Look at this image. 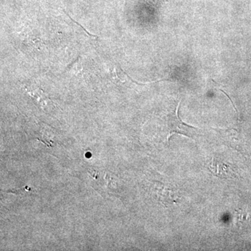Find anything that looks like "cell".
<instances>
[{
	"label": "cell",
	"mask_w": 251,
	"mask_h": 251,
	"mask_svg": "<svg viewBox=\"0 0 251 251\" xmlns=\"http://www.w3.org/2000/svg\"><path fill=\"white\" fill-rule=\"evenodd\" d=\"M79 60H80V58H77L76 60L72 62V64L67 67V70L74 73L79 72L81 69V63L79 62Z\"/></svg>",
	"instance_id": "obj_4"
},
{
	"label": "cell",
	"mask_w": 251,
	"mask_h": 251,
	"mask_svg": "<svg viewBox=\"0 0 251 251\" xmlns=\"http://www.w3.org/2000/svg\"><path fill=\"white\" fill-rule=\"evenodd\" d=\"M4 192L14 193V194L16 195H23L27 193L36 192V189L35 188L26 186H24V187L18 188V189L9 190V191H4Z\"/></svg>",
	"instance_id": "obj_3"
},
{
	"label": "cell",
	"mask_w": 251,
	"mask_h": 251,
	"mask_svg": "<svg viewBox=\"0 0 251 251\" xmlns=\"http://www.w3.org/2000/svg\"><path fill=\"white\" fill-rule=\"evenodd\" d=\"M179 104H178L177 107L174 112H171L169 115H167L166 122L167 128L168 130V139L169 140L172 135L174 133L184 135L188 138H193L196 135V131L198 130L196 127L192 126L186 125L180 120L179 115H178V110H179Z\"/></svg>",
	"instance_id": "obj_1"
},
{
	"label": "cell",
	"mask_w": 251,
	"mask_h": 251,
	"mask_svg": "<svg viewBox=\"0 0 251 251\" xmlns=\"http://www.w3.org/2000/svg\"><path fill=\"white\" fill-rule=\"evenodd\" d=\"M27 91L28 94L30 95L31 98L39 106L44 108V107L47 105L48 101L50 100L49 99L41 89L38 87H30Z\"/></svg>",
	"instance_id": "obj_2"
}]
</instances>
